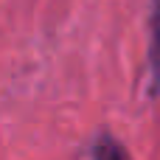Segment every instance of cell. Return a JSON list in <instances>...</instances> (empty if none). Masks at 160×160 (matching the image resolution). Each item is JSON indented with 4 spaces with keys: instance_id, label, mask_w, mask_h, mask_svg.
Masks as SVG:
<instances>
[{
    "instance_id": "cell-1",
    "label": "cell",
    "mask_w": 160,
    "mask_h": 160,
    "mask_svg": "<svg viewBox=\"0 0 160 160\" xmlns=\"http://www.w3.org/2000/svg\"><path fill=\"white\" fill-rule=\"evenodd\" d=\"M152 73H155V87L160 90V0L152 6Z\"/></svg>"
},
{
    "instance_id": "cell-2",
    "label": "cell",
    "mask_w": 160,
    "mask_h": 160,
    "mask_svg": "<svg viewBox=\"0 0 160 160\" xmlns=\"http://www.w3.org/2000/svg\"><path fill=\"white\" fill-rule=\"evenodd\" d=\"M90 155L93 158H127V149L118 146L112 138H98L96 146H90Z\"/></svg>"
}]
</instances>
